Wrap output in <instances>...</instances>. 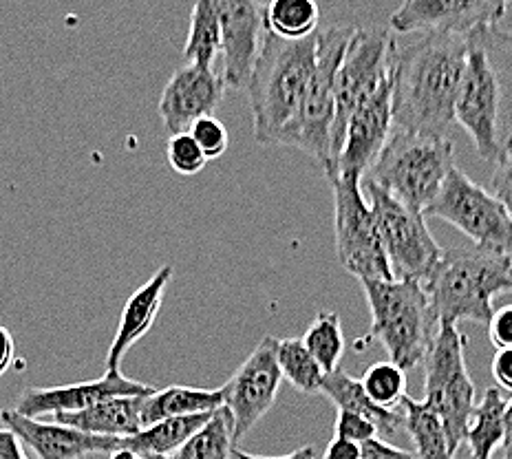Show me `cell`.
<instances>
[{
	"instance_id": "ab89813d",
	"label": "cell",
	"mask_w": 512,
	"mask_h": 459,
	"mask_svg": "<svg viewBox=\"0 0 512 459\" xmlns=\"http://www.w3.org/2000/svg\"><path fill=\"white\" fill-rule=\"evenodd\" d=\"M0 459H27L25 444L20 442V437L9 431L7 426L0 429Z\"/></svg>"
},
{
	"instance_id": "ba28073f",
	"label": "cell",
	"mask_w": 512,
	"mask_h": 459,
	"mask_svg": "<svg viewBox=\"0 0 512 459\" xmlns=\"http://www.w3.org/2000/svg\"><path fill=\"white\" fill-rule=\"evenodd\" d=\"M354 27H329L318 31L316 64L298 120L285 137L283 146H294L312 155L327 173L332 164V126H334V82Z\"/></svg>"
},
{
	"instance_id": "d6a6232c",
	"label": "cell",
	"mask_w": 512,
	"mask_h": 459,
	"mask_svg": "<svg viewBox=\"0 0 512 459\" xmlns=\"http://www.w3.org/2000/svg\"><path fill=\"white\" fill-rule=\"evenodd\" d=\"M166 159L170 168L181 177H195L208 164L206 155L201 153V148L192 140L190 133L170 135L166 144Z\"/></svg>"
},
{
	"instance_id": "b9f144b4",
	"label": "cell",
	"mask_w": 512,
	"mask_h": 459,
	"mask_svg": "<svg viewBox=\"0 0 512 459\" xmlns=\"http://www.w3.org/2000/svg\"><path fill=\"white\" fill-rule=\"evenodd\" d=\"M16 360V340L5 325H0V378L12 369Z\"/></svg>"
},
{
	"instance_id": "7bdbcfd3",
	"label": "cell",
	"mask_w": 512,
	"mask_h": 459,
	"mask_svg": "<svg viewBox=\"0 0 512 459\" xmlns=\"http://www.w3.org/2000/svg\"><path fill=\"white\" fill-rule=\"evenodd\" d=\"M232 459H318L314 446H303V448H296L294 453L290 455H281V457H265V455H252V453H245L239 451V448H234L232 451Z\"/></svg>"
},
{
	"instance_id": "7c38bea8",
	"label": "cell",
	"mask_w": 512,
	"mask_h": 459,
	"mask_svg": "<svg viewBox=\"0 0 512 459\" xmlns=\"http://www.w3.org/2000/svg\"><path fill=\"white\" fill-rule=\"evenodd\" d=\"M393 49H396V38L391 36L389 29L354 27V34H351L347 42L343 60L338 64L334 82L332 164H329V170H332L338 157L340 144H343L345 126L351 113H354L358 109V104L365 102L391 73Z\"/></svg>"
},
{
	"instance_id": "f6af8a7d",
	"label": "cell",
	"mask_w": 512,
	"mask_h": 459,
	"mask_svg": "<svg viewBox=\"0 0 512 459\" xmlns=\"http://www.w3.org/2000/svg\"><path fill=\"white\" fill-rule=\"evenodd\" d=\"M111 459H144V457L133 453V451H128V448H117V451L111 453Z\"/></svg>"
},
{
	"instance_id": "7402d4cb",
	"label": "cell",
	"mask_w": 512,
	"mask_h": 459,
	"mask_svg": "<svg viewBox=\"0 0 512 459\" xmlns=\"http://www.w3.org/2000/svg\"><path fill=\"white\" fill-rule=\"evenodd\" d=\"M223 407L221 389H199V387H173L157 389L151 396L142 400V429L159 420L168 418H186V415H204L215 413Z\"/></svg>"
},
{
	"instance_id": "30bf717a",
	"label": "cell",
	"mask_w": 512,
	"mask_h": 459,
	"mask_svg": "<svg viewBox=\"0 0 512 459\" xmlns=\"http://www.w3.org/2000/svg\"><path fill=\"white\" fill-rule=\"evenodd\" d=\"M334 190V237L343 268L358 281H393L387 254L362 192V179L354 175H329Z\"/></svg>"
},
{
	"instance_id": "ac0fdd59",
	"label": "cell",
	"mask_w": 512,
	"mask_h": 459,
	"mask_svg": "<svg viewBox=\"0 0 512 459\" xmlns=\"http://www.w3.org/2000/svg\"><path fill=\"white\" fill-rule=\"evenodd\" d=\"M226 89V80L215 69L186 64L168 80L157 113L170 135L188 133L201 117L215 115Z\"/></svg>"
},
{
	"instance_id": "8992f818",
	"label": "cell",
	"mask_w": 512,
	"mask_h": 459,
	"mask_svg": "<svg viewBox=\"0 0 512 459\" xmlns=\"http://www.w3.org/2000/svg\"><path fill=\"white\" fill-rule=\"evenodd\" d=\"M453 166V144L446 137L396 131L362 179L373 181L402 206L424 215Z\"/></svg>"
},
{
	"instance_id": "2e32d148",
	"label": "cell",
	"mask_w": 512,
	"mask_h": 459,
	"mask_svg": "<svg viewBox=\"0 0 512 459\" xmlns=\"http://www.w3.org/2000/svg\"><path fill=\"white\" fill-rule=\"evenodd\" d=\"M221 27L223 80L230 89H245L265 31V7L259 0H210Z\"/></svg>"
},
{
	"instance_id": "44dd1931",
	"label": "cell",
	"mask_w": 512,
	"mask_h": 459,
	"mask_svg": "<svg viewBox=\"0 0 512 459\" xmlns=\"http://www.w3.org/2000/svg\"><path fill=\"white\" fill-rule=\"evenodd\" d=\"M146 396H122L109 398L89 409L73 413H53L49 418L58 424L73 426V429L102 435V437H131L142 431V400Z\"/></svg>"
},
{
	"instance_id": "7dc6e473",
	"label": "cell",
	"mask_w": 512,
	"mask_h": 459,
	"mask_svg": "<svg viewBox=\"0 0 512 459\" xmlns=\"http://www.w3.org/2000/svg\"><path fill=\"white\" fill-rule=\"evenodd\" d=\"M144 459H170V457H155V455H142Z\"/></svg>"
},
{
	"instance_id": "3957f363",
	"label": "cell",
	"mask_w": 512,
	"mask_h": 459,
	"mask_svg": "<svg viewBox=\"0 0 512 459\" xmlns=\"http://www.w3.org/2000/svg\"><path fill=\"white\" fill-rule=\"evenodd\" d=\"M316 40H283L265 29L248 84L254 140L259 144H285L298 120L305 91L316 64Z\"/></svg>"
},
{
	"instance_id": "c3c4849f",
	"label": "cell",
	"mask_w": 512,
	"mask_h": 459,
	"mask_svg": "<svg viewBox=\"0 0 512 459\" xmlns=\"http://www.w3.org/2000/svg\"><path fill=\"white\" fill-rule=\"evenodd\" d=\"M493 459H495V457H493Z\"/></svg>"
},
{
	"instance_id": "7a4b0ae2",
	"label": "cell",
	"mask_w": 512,
	"mask_h": 459,
	"mask_svg": "<svg viewBox=\"0 0 512 459\" xmlns=\"http://www.w3.org/2000/svg\"><path fill=\"white\" fill-rule=\"evenodd\" d=\"M455 120L484 162H497L512 142V34L482 27L466 36Z\"/></svg>"
},
{
	"instance_id": "5bb4252c",
	"label": "cell",
	"mask_w": 512,
	"mask_h": 459,
	"mask_svg": "<svg viewBox=\"0 0 512 459\" xmlns=\"http://www.w3.org/2000/svg\"><path fill=\"white\" fill-rule=\"evenodd\" d=\"M510 0H402L389 27L393 34H457L495 27Z\"/></svg>"
},
{
	"instance_id": "277c9868",
	"label": "cell",
	"mask_w": 512,
	"mask_h": 459,
	"mask_svg": "<svg viewBox=\"0 0 512 459\" xmlns=\"http://www.w3.org/2000/svg\"><path fill=\"white\" fill-rule=\"evenodd\" d=\"M437 325H488L493 298L512 292V256L484 248H448L422 283Z\"/></svg>"
},
{
	"instance_id": "d4e9b609",
	"label": "cell",
	"mask_w": 512,
	"mask_h": 459,
	"mask_svg": "<svg viewBox=\"0 0 512 459\" xmlns=\"http://www.w3.org/2000/svg\"><path fill=\"white\" fill-rule=\"evenodd\" d=\"M212 413L204 415H186V418H168L159 420L151 426H144L140 433L131 437H122L120 448H128L137 455H155L170 457L188 437L199 431L208 422Z\"/></svg>"
},
{
	"instance_id": "e575fe53",
	"label": "cell",
	"mask_w": 512,
	"mask_h": 459,
	"mask_svg": "<svg viewBox=\"0 0 512 459\" xmlns=\"http://www.w3.org/2000/svg\"><path fill=\"white\" fill-rule=\"evenodd\" d=\"M490 195H495L501 206L506 208L512 219V142L504 148V153L497 157L493 177H490Z\"/></svg>"
},
{
	"instance_id": "4fadbf2b",
	"label": "cell",
	"mask_w": 512,
	"mask_h": 459,
	"mask_svg": "<svg viewBox=\"0 0 512 459\" xmlns=\"http://www.w3.org/2000/svg\"><path fill=\"white\" fill-rule=\"evenodd\" d=\"M276 340L279 338L265 336L230 380L219 387L223 407L232 418L234 442L248 435L270 413L279 396L283 376L276 362Z\"/></svg>"
},
{
	"instance_id": "8fae6325",
	"label": "cell",
	"mask_w": 512,
	"mask_h": 459,
	"mask_svg": "<svg viewBox=\"0 0 512 459\" xmlns=\"http://www.w3.org/2000/svg\"><path fill=\"white\" fill-rule=\"evenodd\" d=\"M424 217L448 221L464 232L475 248L512 256V219L506 208L457 166L448 170L440 192L424 210Z\"/></svg>"
},
{
	"instance_id": "9a60e30c",
	"label": "cell",
	"mask_w": 512,
	"mask_h": 459,
	"mask_svg": "<svg viewBox=\"0 0 512 459\" xmlns=\"http://www.w3.org/2000/svg\"><path fill=\"white\" fill-rule=\"evenodd\" d=\"M391 95L393 80L389 73L380 87L365 102H360L358 109L351 113L345 126L343 144H340L338 157L327 177L354 175L362 179L367 175V170L376 162L393 131Z\"/></svg>"
},
{
	"instance_id": "83f0119b",
	"label": "cell",
	"mask_w": 512,
	"mask_h": 459,
	"mask_svg": "<svg viewBox=\"0 0 512 459\" xmlns=\"http://www.w3.org/2000/svg\"><path fill=\"white\" fill-rule=\"evenodd\" d=\"M316 0H270L265 7V29L283 40H303L318 31Z\"/></svg>"
},
{
	"instance_id": "603a6c76",
	"label": "cell",
	"mask_w": 512,
	"mask_h": 459,
	"mask_svg": "<svg viewBox=\"0 0 512 459\" xmlns=\"http://www.w3.org/2000/svg\"><path fill=\"white\" fill-rule=\"evenodd\" d=\"M320 393H323L329 402L336 404L338 411L365 415V418L376 424V429L382 433H396L402 426V413H398L396 409L376 407V404L367 398V393L362 391L360 380L351 378L343 367H336L334 371L325 373Z\"/></svg>"
},
{
	"instance_id": "8d00e7d4",
	"label": "cell",
	"mask_w": 512,
	"mask_h": 459,
	"mask_svg": "<svg viewBox=\"0 0 512 459\" xmlns=\"http://www.w3.org/2000/svg\"><path fill=\"white\" fill-rule=\"evenodd\" d=\"M488 338L497 349H512V305H504L488 320Z\"/></svg>"
},
{
	"instance_id": "9c48e42d",
	"label": "cell",
	"mask_w": 512,
	"mask_h": 459,
	"mask_svg": "<svg viewBox=\"0 0 512 459\" xmlns=\"http://www.w3.org/2000/svg\"><path fill=\"white\" fill-rule=\"evenodd\" d=\"M362 192L369 197L393 279L424 283L442 256L440 243L426 228V217L402 206L369 179H362Z\"/></svg>"
},
{
	"instance_id": "4dcf8cb0",
	"label": "cell",
	"mask_w": 512,
	"mask_h": 459,
	"mask_svg": "<svg viewBox=\"0 0 512 459\" xmlns=\"http://www.w3.org/2000/svg\"><path fill=\"white\" fill-rule=\"evenodd\" d=\"M303 345L325 373L340 367V360L345 356V334L340 316L336 312H318L312 325L307 327Z\"/></svg>"
},
{
	"instance_id": "484cf974",
	"label": "cell",
	"mask_w": 512,
	"mask_h": 459,
	"mask_svg": "<svg viewBox=\"0 0 512 459\" xmlns=\"http://www.w3.org/2000/svg\"><path fill=\"white\" fill-rule=\"evenodd\" d=\"M402 429L411 435L418 459H455L448 448V440L440 418L426 407L422 400L404 396L402 402Z\"/></svg>"
},
{
	"instance_id": "52a82bcc",
	"label": "cell",
	"mask_w": 512,
	"mask_h": 459,
	"mask_svg": "<svg viewBox=\"0 0 512 459\" xmlns=\"http://www.w3.org/2000/svg\"><path fill=\"white\" fill-rule=\"evenodd\" d=\"M440 418L455 455L466 440L475 409V382L466 367V338L455 325H442L424 356V400Z\"/></svg>"
},
{
	"instance_id": "bcb514c9",
	"label": "cell",
	"mask_w": 512,
	"mask_h": 459,
	"mask_svg": "<svg viewBox=\"0 0 512 459\" xmlns=\"http://www.w3.org/2000/svg\"><path fill=\"white\" fill-rule=\"evenodd\" d=\"M501 459H512V444L504 446V455H501Z\"/></svg>"
},
{
	"instance_id": "cb8c5ba5",
	"label": "cell",
	"mask_w": 512,
	"mask_h": 459,
	"mask_svg": "<svg viewBox=\"0 0 512 459\" xmlns=\"http://www.w3.org/2000/svg\"><path fill=\"white\" fill-rule=\"evenodd\" d=\"M506 404V393L499 387L486 389L484 398L475 404L464 440L471 451V459H493L497 448L504 446Z\"/></svg>"
},
{
	"instance_id": "1f68e13d",
	"label": "cell",
	"mask_w": 512,
	"mask_h": 459,
	"mask_svg": "<svg viewBox=\"0 0 512 459\" xmlns=\"http://www.w3.org/2000/svg\"><path fill=\"white\" fill-rule=\"evenodd\" d=\"M362 391L367 398L382 409H396L400 407L402 398L407 396V371L393 365L391 360L376 362L371 365L365 376L360 378Z\"/></svg>"
},
{
	"instance_id": "f35d334b",
	"label": "cell",
	"mask_w": 512,
	"mask_h": 459,
	"mask_svg": "<svg viewBox=\"0 0 512 459\" xmlns=\"http://www.w3.org/2000/svg\"><path fill=\"white\" fill-rule=\"evenodd\" d=\"M490 371H493L497 387L512 393V349H499L490 362Z\"/></svg>"
},
{
	"instance_id": "60d3db41",
	"label": "cell",
	"mask_w": 512,
	"mask_h": 459,
	"mask_svg": "<svg viewBox=\"0 0 512 459\" xmlns=\"http://www.w3.org/2000/svg\"><path fill=\"white\" fill-rule=\"evenodd\" d=\"M320 459H360V444L343 440V437H334Z\"/></svg>"
},
{
	"instance_id": "5b68a950",
	"label": "cell",
	"mask_w": 512,
	"mask_h": 459,
	"mask_svg": "<svg viewBox=\"0 0 512 459\" xmlns=\"http://www.w3.org/2000/svg\"><path fill=\"white\" fill-rule=\"evenodd\" d=\"M360 285L371 312L367 338L387 349L389 360L400 369L418 367L440 329L422 283L393 279Z\"/></svg>"
},
{
	"instance_id": "6da1fadb",
	"label": "cell",
	"mask_w": 512,
	"mask_h": 459,
	"mask_svg": "<svg viewBox=\"0 0 512 459\" xmlns=\"http://www.w3.org/2000/svg\"><path fill=\"white\" fill-rule=\"evenodd\" d=\"M466 64V36L422 34L393 49V126L424 137H446Z\"/></svg>"
},
{
	"instance_id": "4316f807",
	"label": "cell",
	"mask_w": 512,
	"mask_h": 459,
	"mask_svg": "<svg viewBox=\"0 0 512 459\" xmlns=\"http://www.w3.org/2000/svg\"><path fill=\"white\" fill-rule=\"evenodd\" d=\"M234 431L226 407L210 415L199 431L192 433L170 459H232Z\"/></svg>"
},
{
	"instance_id": "f546056e",
	"label": "cell",
	"mask_w": 512,
	"mask_h": 459,
	"mask_svg": "<svg viewBox=\"0 0 512 459\" xmlns=\"http://www.w3.org/2000/svg\"><path fill=\"white\" fill-rule=\"evenodd\" d=\"M276 362L281 376L301 393H320L325 371L303 345V338H279L276 340Z\"/></svg>"
},
{
	"instance_id": "e0dca14e",
	"label": "cell",
	"mask_w": 512,
	"mask_h": 459,
	"mask_svg": "<svg viewBox=\"0 0 512 459\" xmlns=\"http://www.w3.org/2000/svg\"><path fill=\"white\" fill-rule=\"evenodd\" d=\"M157 387L122 376V373L104 371L98 380H84L76 384H62V387H31L20 393L14 411L27 418L53 413H73L89 409L93 404L109 398L122 396H151Z\"/></svg>"
},
{
	"instance_id": "74e56055",
	"label": "cell",
	"mask_w": 512,
	"mask_h": 459,
	"mask_svg": "<svg viewBox=\"0 0 512 459\" xmlns=\"http://www.w3.org/2000/svg\"><path fill=\"white\" fill-rule=\"evenodd\" d=\"M360 459H418V457H415V453L411 451H404V448H398L380 440V437H371V440L360 444Z\"/></svg>"
},
{
	"instance_id": "d590c367",
	"label": "cell",
	"mask_w": 512,
	"mask_h": 459,
	"mask_svg": "<svg viewBox=\"0 0 512 459\" xmlns=\"http://www.w3.org/2000/svg\"><path fill=\"white\" fill-rule=\"evenodd\" d=\"M378 429L376 424L367 420L365 415L351 413V411H338L336 422H334V437H343V440L362 444L376 437Z\"/></svg>"
},
{
	"instance_id": "836d02e7",
	"label": "cell",
	"mask_w": 512,
	"mask_h": 459,
	"mask_svg": "<svg viewBox=\"0 0 512 459\" xmlns=\"http://www.w3.org/2000/svg\"><path fill=\"white\" fill-rule=\"evenodd\" d=\"M190 137L197 142V146L201 148V153L206 155V159H217L223 153L228 151L230 146V135L228 128L223 126L221 120H217L215 115H206L197 120L195 124L190 126Z\"/></svg>"
},
{
	"instance_id": "ffe728a7",
	"label": "cell",
	"mask_w": 512,
	"mask_h": 459,
	"mask_svg": "<svg viewBox=\"0 0 512 459\" xmlns=\"http://www.w3.org/2000/svg\"><path fill=\"white\" fill-rule=\"evenodd\" d=\"M173 279V265H164L159 268L151 279H148L140 290H135L120 314V325H117V332L113 336V343L106 351V362L104 367L111 373H120L122 360L128 354L135 343L151 332L155 320L159 316V309L164 303V292Z\"/></svg>"
},
{
	"instance_id": "d6986e66",
	"label": "cell",
	"mask_w": 512,
	"mask_h": 459,
	"mask_svg": "<svg viewBox=\"0 0 512 459\" xmlns=\"http://www.w3.org/2000/svg\"><path fill=\"white\" fill-rule=\"evenodd\" d=\"M0 422L14 431L40 459H82L93 453H113L120 448V437H102L73 429L53 420L20 415L14 409L0 411Z\"/></svg>"
},
{
	"instance_id": "f1b7e54d",
	"label": "cell",
	"mask_w": 512,
	"mask_h": 459,
	"mask_svg": "<svg viewBox=\"0 0 512 459\" xmlns=\"http://www.w3.org/2000/svg\"><path fill=\"white\" fill-rule=\"evenodd\" d=\"M221 53V27L212 12L210 0H195L190 14V29L184 45V56L188 64L212 69Z\"/></svg>"
},
{
	"instance_id": "ee69618b",
	"label": "cell",
	"mask_w": 512,
	"mask_h": 459,
	"mask_svg": "<svg viewBox=\"0 0 512 459\" xmlns=\"http://www.w3.org/2000/svg\"><path fill=\"white\" fill-rule=\"evenodd\" d=\"M504 426H506L504 446H508V444H512V398H508V404H506V413H504Z\"/></svg>"
}]
</instances>
